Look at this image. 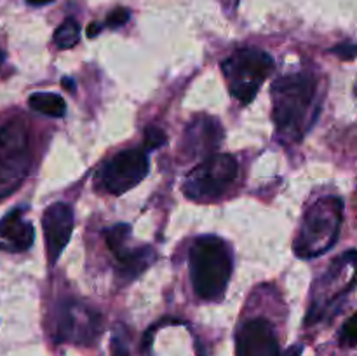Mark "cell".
<instances>
[{
	"mask_svg": "<svg viewBox=\"0 0 357 356\" xmlns=\"http://www.w3.org/2000/svg\"><path fill=\"white\" fill-rule=\"evenodd\" d=\"M28 136L21 122L0 128V195L10 194L26 173Z\"/></svg>",
	"mask_w": 357,
	"mask_h": 356,
	"instance_id": "obj_6",
	"label": "cell"
},
{
	"mask_svg": "<svg viewBox=\"0 0 357 356\" xmlns=\"http://www.w3.org/2000/svg\"><path fill=\"white\" fill-rule=\"evenodd\" d=\"M101 330V316L79 302H63L58 313L56 341L89 344Z\"/></svg>",
	"mask_w": 357,
	"mask_h": 356,
	"instance_id": "obj_8",
	"label": "cell"
},
{
	"mask_svg": "<svg viewBox=\"0 0 357 356\" xmlns=\"http://www.w3.org/2000/svg\"><path fill=\"white\" fill-rule=\"evenodd\" d=\"M129 10L126 7H117V9L112 10L107 16V27L108 28H119L122 24H126L129 21Z\"/></svg>",
	"mask_w": 357,
	"mask_h": 356,
	"instance_id": "obj_19",
	"label": "cell"
},
{
	"mask_svg": "<svg viewBox=\"0 0 357 356\" xmlns=\"http://www.w3.org/2000/svg\"><path fill=\"white\" fill-rule=\"evenodd\" d=\"M129 237H131V227L128 223H117V225L105 230V241H107V246L110 248V251L114 255H117L119 251L128 248Z\"/></svg>",
	"mask_w": 357,
	"mask_h": 356,
	"instance_id": "obj_16",
	"label": "cell"
},
{
	"mask_svg": "<svg viewBox=\"0 0 357 356\" xmlns=\"http://www.w3.org/2000/svg\"><path fill=\"white\" fill-rule=\"evenodd\" d=\"M117 258V267H119V274L122 278H138L146 267L153 262L155 258V253L150 246H142V248H135V250H128L124 248L122 251H119L115 255Z\"/></svg>",
	"mask_w": 357,
	"mask_h": 356,
	"instance_id": "obj_13",
	"label": "cell"
},
{
	"mask_svg": "<svg viewBox=\"0 0 357 356\" xmlns=\"http://www.w3.org/2000/svg\"><path fill=\"white\" fill-rule=\"evenodd\" d=\"M317 82L309 73L281 77L272 86V119L286 142L303 138L317 117Z\"/></svg>",
	"mask_w": 357,
	"mask_h": 356,
	"instance_id": "obj_1",
	"label": "cell"
},
{
	"mask_svg": "<svg viewBox=\"0 0 357 356\" xmlns=\"http://www.w3.org/2000/svg\"><path fill=\"white\" fill-rule=\"evenodd\" d=\"M42 227H44L45 246H47V257L51 264H56L59 255L63 253L68 244L73 230V212L65 202H56L45 209L42 216Z\"/></svg>",
	"mask_w": 357,
	"mask_h": 356,
	"instance_id": "obj_9",
	"label": "cell"
},
{
	"mask_svg": "<svg viewBox=\"0 0 357 356\" xmlns=\"http://www.w3.org/2000/svg\"><path fill=\"white\" fill-rule=\"evenodd\" d=\"M222 70L230 93L243 103H250L274 70V59L260 49H241L222 63Z\"/></svg>",
	"mask_w": 357,
	"mask_h": 356,
	"instance_id": "obj_4",
	"label": "cell"
},
{
	"mask_svg": "<svg viewBox=\"0 0 357 356\" xmlns=\"http://www.w3.org/2000/svg\"><path fill=\"white\" fill-rule=\"evenodd\" d=\"M149 173V157L142 149H126L115 154L101 170V184L119 195L138 185Z\"/></svg>",
	"mask_w": 357,
	"mask_h": 356,
	"instance_id": "obj_7",
	"label": "cell"
},
{
	"mask_svg": "<svg viewBox=\"0 0 357 356\" xmlns=\"http://www.w3.org/2000/svg\"><path fill=\"white\" fill-rule=\"evenodd\" d=\"M80 37V27L73 17L63 21L54 31V44L59 49H72L73 45L79 42Z\"/></svg>",
	"mask_w": 357,
	"mask_h": 356,
	"instance_id": "obj_15",
	"label": "cell"
},
{
	"mask_svg": "<svg viewBox=\"0 0 357 356\" xmlns=\"http://www.w3.org/2000/svg\"><path fill=\"white\" fill-rule=\"evenodd\" d=\"M100 31H101V24H98V23H91V24H89V28H87V37H89V38L96 37V35L100 34Z\"/></svg>",
	"mask_w": 357,
	"mask_h": 356,
	"instance_id": "obj_22",
	"label": "cell"
},
{
	"mask_svg": "<svg viewBox=\"0 0 357 356\" xmlns=\"http://www.w3.org/2000/svg\"><path fill=\"white\" fill-rule=\"evenodd\" d=\"M223 129L220 122L213 117H199L185 131L183 150L190 157L206 156L218 149L222 143Z\"/></svg>",
	"mask_w": 357,
	"mask_h": 356,
	"instance_id": "obj_11",
	"label": "cell"
},
{
	"mask_svg": "<svg viewBox=\"0 0 357 356\" xmlns=\"http://www.w3.org/2000/svg\"><path fill=\"white\" fill-rule=\"evenodd\" d=\"M31 110L38 112L47 117H63L66 114V103L59 94L54 93H35L28 100Z\"/></svg>",
	"mask_w": 357,
	"mask_h": 356,
	"instance_id": "obj_14",
	"label": "cell"
},
{
	"mask_svg": "<svg viewBox=\"0 0 357 356\" xmlns=\"http://www.w3.org/2000/svg\"><path fill=\"white\" fill-rule=\"evenodd\" d=\"M112 355L114 356H131L129 355V342H128V330L124 325H117L112 335Z\"/></svg>",
	"mask_w": 357,
	"mask_h": 356,
	"instance_id": "obj_17",
	"label": "cell"
},
{
	"mask_svg": "<svg viewBox=\"0 0 357 356\" xmlns=\"http://www.w3.org/2000/svg\"><path fill=\"white\" fill-rule=\"evenodd\" d=\"M330 52H333V54L338 56V58L345 59V61H351V59H354V56H356V45L354 44H340V45H337V47L331 49Z\"/></svg>",
	"mask_w": 357,
	"mask_h": 356,
	"instance_id": "obj_21",
	"label": "cell"
},
{
	"mask_svg": "<svg viewBox=\"0 0 357 356\" xmlns=\"http://www.w3.org/2000/svg\"><path fill=\"white\" fill-rule=\"evenodd\" d=\"M166 143V133L164 129L157 128V126H150L145 129V149L155 150Z\"/></svg>",
	"mask_w": 357,
	"mask_h": 356,
	"instance_id": "obj_18",
	"label": "cell"
},
{
	"mask_svg": "<svg viewBox=\"0 0 357 356\" xmlns=\"http://www.w3.org/2000/svg\"><path fill=\"white\" fill-rule=\"evenodd\" d=\"M24 208H16L0 220V248L24 251L33 244V225L23 220Z\"/></svg>",
	"mask_w": 357,
	"mask_h": 356,
	"instance_id": "obj_12",
	"label": "cell"
},
{
	"mask_svg": "<svg viewBox=\"0 0 357 356\" xmlns=\"http://www.w3.org/2000/svg\"><path fill=\"white\" fill-rule=\"evenodd\" d=\"M356 316L352 314L351 318L347 320V323L344 325V328H342V342H344L345 346H349V348H352V346L356 344V339H357V327H356Z\"/></svg>",
	"mask_w": 357,
	"mask_h": 356,
	"instance_id": "obj_20",
	"label": "cell"
},
{
	"mask_svg": "<svg viewBox=\"0 0 357 356\" xmlns=\"http://www.w3.org/2000/svg\"><path fill=\"white\" fill-rule=\"evenodd\" d=\"M2 61H3V54H2V52H0V65H2Z\"/></svg>",
	"mask_w": 357,
	"mask_h": 356,
	"instance_id": "obj_25",
	"label": "cell"
},
{
	"mask_svg": "<svg viewBox=\"0 0 357 356\" xmlns=\"http://www.w3.org/2000/svg\"><path fill=\"white\" fill-rule=\"evenodd\" d=\"M61 86H63V87H66V89H70V91L75 89V86H73V82H72V80H70V79H63Z\"/></svg>",
	"mask_w": 357,
	"mask_h": 356,
	"instance_id": "obj_24",
	"label": "cell"
},
{
	"mask_svg": "<svg viewBox=\"0 0 357 356\" xmlns=\"http://www.w3.org/2000/svg\"><path fill=\"white\" fill-rule=\"evenodd\" d=\"M237 356H281L274 328L267 320H251L237 332Z\"/></svg>",
	"mask_w": 357,
	"mask_h": 356,
	"instance_id": "obj_10",
	"label": "cell"
},
{
	"mask_svg": "<svg viewBox=\"0 0 357 356\" xmlns=\"http://www.w3.org/2000/svg\"><path fill=\"white\" fill-rule=\"evenodd\" d=\"M344 220L340 198H323L307 209L295 241V253L302 258L319 257L337 241Z\"/></svg>",
	"mask_w": 357,
	"mask_h": 356,
	"instance_id": "obj_3",
	"label": "cell"
},
{
	"mask_svg": "<svg viewBox=\"0 0 357 356\" xmlns=\"http://www.w3.org/2000/svg\"><path fill=\"white\" fill-rule=\"evenodd\" d=\"M232 274V255L223 239L202 236L190 248V276L195 293L204 300L223 295Z\"/></svg>",
	"mask_w": 357,
	"mask_h": 356,
	"instance_id": "obj_2",
	"label": "cell"
},
{
	"mask_svg": "<svg viewBox=\"0 0 357 356\" xmlns=\"http://www.w3.org/2000/svg\"><path fill=\"white\" fill-rule=\"evenodd\" d=\"M237 161L230 154H216L187 175L183 192L194 201H213L225 194L237 178Z\"/></svg>",
	"mask_w": 357,
	"mask_h": 356,
	"instance_id": "obj_5",
	"label": "cell"
},
{
	"mask_svg": "<svg viewBox=\"0 0 357 356\" xmlns=\"http://www.w3.org/2000/svg\"><path fill=\"white\" fill-rule=\"evenodd\" d=\"M30 6H45V3H51L54 2V0H26Z\"/></svg>",
	"mask_w": 357,
	"mask_h": 356,
	"instance_id": "obj_23",
	"label": "cell"
}]
</instances>
